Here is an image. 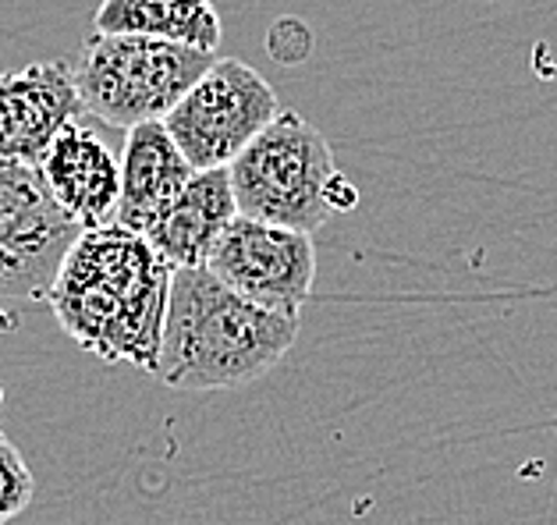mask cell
<instances>
[{
  "label": "cell",
  "instance_id": "obj_10",
  "mask_svg": "<svg viewBox=\"0 0 557 525\" xmlns=\"http://www.w3.org/2000/svg\"><path fill=\"white\" fill-rule=\"evenodd\" d=\"M193 174L196 167L174 142L164 117L128 128L121 146V199L114 221L143 235L178 199Z\"/></svg>",
  "mask_w": 557,
  "mask_h": 525
},
{
  "label": "cell",
  "instance_id": "obj_2",
  "mask_svg": "<svg viewBox=\"0 0 557 525\" xmlns=\"http://www.w3.org/2000/svg\"><path fill=\"white\" fill-rule=\"evenodd\" d=\"M298 313L227 288L210 266L171 274L157 376L178 390H231L260 380L292 352Z\"/></svg>",
  "mask_w": 557,
  "mask_h": 525
},
{
  "label": "cell",
  "instance_id": "obj_12",
  "mask_svg": "<svg viewBox=\"0 0 557 525\" xmlns=\"http://www.w3.org/2000/svg\"><path fill=\"white\" fill-rule=\"evenodd\" d=\"M92 29L171 39L199 50H216L224 36L210 0H103L92 15Z\"/></svg>",
  "mask_w": 557,
  "mask_h": 525
},
{
  "label": "cell",
  "instance_id": "obj_7",
  "mask_svg": "<svg viewBox=\"0 0 557 525\" xmlns=\"http://www.w3.org/2000/svg\"><path fill=\"white\" fill-rule=\"evenodd\" d=\"M207 266L249 299L298 313L317 280L312 235L238 213L216 238Z\"/></svg>",
  "mask_w": 557,
  "mask_h": 525
},
{
  "label": "cell",
  "instance_id": "obj_1",
  "mask_svg": "<svg viewBox=\"0 0 557 525\" xmlns=\"http://www.w3.org/2000/svg\"><path fill=\"white\" fill-rule=\"evenodd\" d=\"M171 274L139 232L111 221L78 235L47 299L86 352L157 373Z\"/></svg>",
  "mask_w": 557,
  "mask_h": 525
},
{
  "label": "cell",
  "instance_id": "obj_14",
  "mask_svg": "<svg viewBox=\"0 0 557 525\" xmlns=\"http://www.w3.org/2000/svg\"><path fill=\"white\" fill-rule=\"evenodd\" d=\"M0 405H4V390H0Z\"/></svg>",
  "mask_w": 557,
  "mask_h": 525
},
{
  "label": "cell",
  "instance_id": "obj_4",
  "mask_svg": "<svg viewBox=\"0 0 557 525\" xmlns=\"http://www.w3.org/2000/svg\"><path fill=\"white\" fill-rule=\"evenodd\" d=\"M213 50L153 36L92 33L72 64L78 100L89 117L111 128L160 121L210 68Z\"/></svg>",
  "mask_w": 557,
  "mask_h": 525
},
{
  "label": "cell",
  "instance_id": "obj_9",
  "mask_svg": "<svg viewBox=\"0 0 557 525\" xmlns=\"http://www.w3.org/2000/svg\"><path fill=\"white\" fill-rule=\"evenodd\" d=\"M36 164L53 199L83 227H103L117 217L121 157L86 121H67Z\"/></svg>",
  "mask_w": 557,
  "mask_h": 525
},
{
  "label": "cell",
  "instance_id": "obj_6",
  "mask_svg": "<svg viewBox=\"0 0 557 525\" xmlns=\"http://www.w3.org/2000/svg\"><path fill=\"white\" fill-rule=\"evenodd\" d=\"M83 232L53 199L39 164L0 157V295L47 299Z\"/></svg>",
  "mask_w": 557,
  "mask_h": 525
},
{
  "label": "cell",
  "instance_id": "obj_3",
  "mask_svg": "<svg viewBox=\"0 0 557 525\" xmlns=\"http://www.w3.org/2000/svg\"><path fill=\"white\" fill-rule=\"evenodd\" d=\"M227 178L238 213L312 235L334 217L331 192L345 174L317 125L295 111H281L231 160Z\"/></svg>",
  "mask_w": 557,
  "mask_h": 525
},
{
  "label": "cell",
  "instance_id": "obj_13",
  "mask_svg": "<svg viewBox=\"0 0 557 525\" xmlns=\"http://www.w3.org/2000/svg\"><path fill=\"white\" fill-rule=\"evenodd\" d=\"M36 493V479L29 462L22 458V451L0 434V525L11 522L29 508Z\"/></svg>",
  "mask_w": 557,
  "mask_h": 525
},
{
  "label": "cell",
  "instance_id": "obj_5",
  "mask_svg": "<svg viewBox=\"0 0 557 525\" xmlns=\"http://www.w3.org/2000/svg\"><path fill=\"white\" fill-rule=\"evenodd\" d=\"M281 114L277 92L238 58H216L168 111L164 125L196 171L227 167Z\"/></svg>",
  "mask_w": 557,
  "mask_h": 525
},
{
  "label": "cell",
  "instance_id": "obj_11",
  "mask_svg": "<svg viewBox=\"0 0 557 525\" xmlns=\"http://www.w3.org/2000/svg\"><path fill=\"white\" fill-rule=\"evenodd\" d=\"M235 217L238 203L227 167L196 171L178 192V199L146 227L143 238L164 255L174 271L178 266H207L216 238L224 235V227Z\"/></svg>",
  "mask_w": 557,
  "mask_h": 525
},
{
  "label": "cell",
  "instance_id": "obj_8",
  "mask_svg": "<svg viewBox=\"0 0 557 525\" xmlns=\"http://www.w3.org/2000/svg\"><path fill=\"white\" fill-rule=\"evenodd\" d=\"M72 64L36 61L18 72H0V157L36 160L44 157L50 139L83 117Z\"/></svg>",
  "mask_w": 557,
  "mask_h": 525
}]
</instances>
